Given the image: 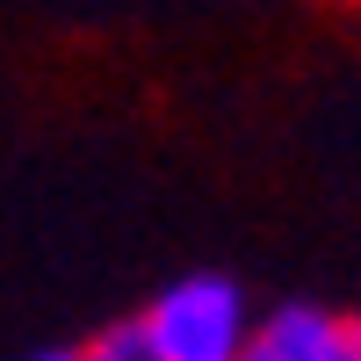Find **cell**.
<instances>
[{
	"instance_id": "obj_3",
	"label": "cell",
	"mask_w": 361,
	"mask_h": 361,
	"mask_svg": "<svg viewBox=\"0 0 361 361\" xmlns=\"http://www.w3.org/2000/svg\"><path fill=\"white\" fill-rule=\"evenodd\" d=\"M80 361H159L152 347H145V333H137V318H123V325H109V333H94L87 347H73Z\"/></svg>"
},
{
	"instance_id": "obj_4",
	"label": "cell",
	"mask_w": 361,
	"mask_h": 361,
	"mask_svg": "<svg viewBox=\"0 0 361 361\" xmlns=\"http://www.w3.org/2000/svg\"><path fill=\"white\" fill-rule=\"evenodd\" d=\"M29 361H80L73 347H51V354H29Z\"/></svg>"
},
{
	"instance_id": "obj_2",
	"label": "cell",
	"mask_w": 361,
	"mask_h": 361,
	"mask_svg": "<svg viewBox=\"0 0 361 361\" xmlns=\"http://www.w3.org/2000/svg\"><path fill=\"white\" fill-rule=\"evenodd\" d=\"M238 361H361V325L325 304H275L246 325Z\"/></svg>"
},
{
	"instance_id": "obj_1",
	"label": "cell",
	"mask_w": 361,
	"mask_h": 361,
	"mask_svg": "<svg viewBox=\"0 0 361 361\" xmlns=\"http://www.w3.org/2000/svg\"><path fill=\"white\" fill-rule=\"evenodd\" d=\"M246 325H253L246 289L231 275H209V267L166 282L152 304L137 311V333H145V347L159 361H238Z\"/></svg>"
}]
</instances>
